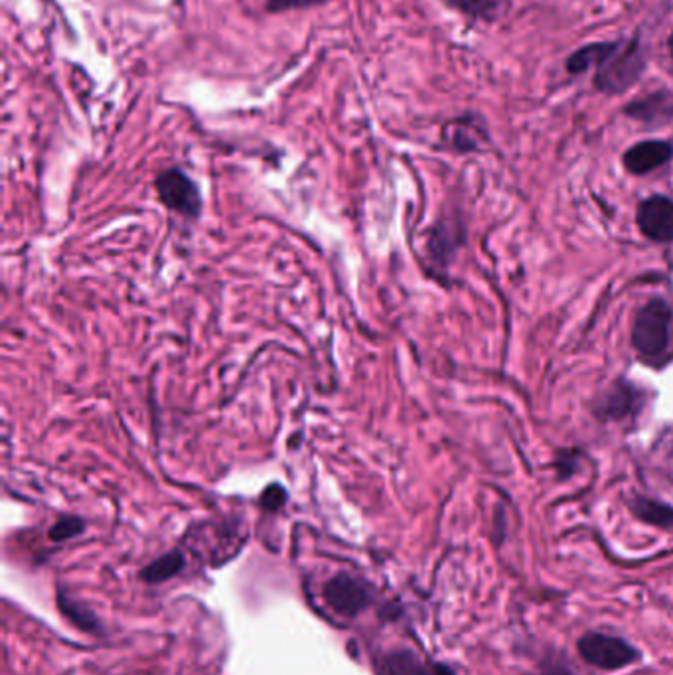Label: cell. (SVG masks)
I'll return each mask as SVG.
<instances>
[{
  "instance_id": "1",
  "label": "cell",
  "mask_w": 673,
  "mask_h": 675,
  "mask_svg": "<svg viewBox=\"0 0 673 675\" xmlns=\"http://www.w3.org/2000/svg\"><path fill=\"white\" fill-rule=\"evenodd\" d=\"M632 344L645 364L660 366L672 357L673 310L664 299L650 300L636 317Z\"/></svg>"
},
{
  "instance_id": "2",
  "label": "cell",
  "mask_w": 673,
  "mask_h": 675,
  "mask_svg": "<svg viewBox=\"0 0 673 675\" xmlns=\"http://www.w3.org/2000/svg\"><path fill=\"white\" fill-rule=\"evenodd\" d=\"M578 656L587 662L588 666L617 672L628 666H634L642 657L640 650L632 646L625 638L607 634V632H587L577 640Z\"/></svg>"
},
{
  "instance_id": "3",
  "label": "cell",
  "mask_w": 673,
  "mask_h": 675,
  "mask_svg": "<svg viewBox=\"0 0 673 675\" xmlns=\"http://www.w3.org/2000/svg\"><path fill=\"white\" fill-rule=\"evenodd\" d=\"M156 192L162 204L184 216H198L202 194L196 182L181 169L164 170L156 179Z\"/></svg>"
},
{
  "instance_id": "4",
  "label": "cell",
  "mask_w": 673,
  "mask_h": 675,
  "mask_svg": "<svg viewBox=\"0 0 673 675\" xmlns=\"http://www.w3.org/2000/svg\"><path fill=\"white\" fill-rule=\"evenodd\" d=\"M640 69H642V57L638 54V47L618 50L612 46L607 57L600 62L598 85L607 92H622L628 85L634 84Z\"/></svg>"
},
{
  "instance_id": "5",
  "label": "cell",
  "mask_w": 673,
  "mask_h": 675,
  "mask_svg": "<svg viewBox=\"0 0 673 675\" xmlns=\"http://www.w3.org/2000/svg\"><path fill=\"white\" fill-rule=\"evenodd\" d=\"M324 599L336 612L346 617H356L370 604V589L360 579L341 572L326 582Z\"/></svg>"
},
{
  "instance_id": "6",
  "label": "cell",
  "mask_w": 673,
  "mask_h": 675,
  "mask_svg": "<svg viewBox=\"0 0 673 675\" xmlns=\"http://www.w3.org/2000/svg\"><path fill=\"white\" fill-rule=\"evenodd\" d=\"M640 232L658 244L673 239V202L670 197L654 196L642 202L638 210Z\"/></svg>"
},
{
  "instance_id": "7",
  "label": "cell",
  "mask_w": 673,
  "mask_h": 675,
  "mask_svg": "<svg viewBox=\"0 0 673 675\" xmlns=\"http://www.w3.org/2000/svg\"><path fill=\"white\" fill-rule=\"evenodd\" d=\"M673 147L664 141H645L636 144L626 152V169L634 174H645L652 170L660 169L667 160L672 159Z\"/></svg>"
},
{
  "instance_id": "8",
  "label": "cell",
  "mask_w": 673,
  "mask_h": 675,
  "mask_svg": "<svg viewBox=\"0 0 673 675\" xmlns=\"http://www.w3.org/2000/svg\"><path fill=\"white\" fill-rule=\"evenodd\" d=\"M386 669H388L389 675H455L451 667L425 662L409 650L393 652L386 660Z\"/></svg>"
},
{
  "instance_id": "9",
  "label": "cell",
  "mask_w": 673,
  "mask_h": 675,
  "mask_svg": "<svg viewBox=\"0 0 673 675\" xmlns=\"http://www.w3.org/2000/svg\"><path fill=\"white\" fill-rule=\"evenodd\" d=\"M186 559L181 551H171V554L162 555L156 561H152L143 571V579L146 582L169 581L174 575L184 569Z\"/></svg>"
},
{
  "instance_id": "10",
  "label": "cell",
  "mask_w": 673,
  "mask_h": 675,
  "mask_svg": "<svg viewBox=\"0 0 673 675\" xmlns=\"http://www.w3.org/2000/svg\"><path fill=\"white\" fill-rule=\"evenodd\" d=\"M634 512L638 514V517H642L648 524L660 525V527L673 525L672 507L664 506L660 502H652V500L640 497L634 504Z\"/></svg>"
},
{
  "instance_id": "11",
  "label": "cell",
  "mask_w": 673,
  "mask_h": 675,
  "mask_svg": "<svg viewBox=\"0 0 673 675\" xmlns=\"http://www.w3.org/2000/svg\"><path fill=\"white\" fill-rule=\"evenodd\" d=\"M453 7L463 10L465 14L478 17V19H493L502 12L503 7L510 0H448Z\"/></svg>"
},
{
  "instance_id": "12",
  "label": "cell",
  "mask_w": 673,
  "mask_h": 675,
  "mask_svg": "<svg viewBox=\"0 0 673 675\" xmlns=\"http://www.w3.org/2000/svg\"><path fill=\"white\" fill-rule=\"evenodd\" d=\"M634 394L632 389L628 387H617L615 392H610L605 399V407H603V415L608 419H620L625 417L632 409L634 405Z\"/></svg>"
},
{
  "instance_id": "13",
  "label": "cell",
  "mask_w": 673,
  "mask_h": 675,
  "mask_svg": "<svg viewBox=\"0 0 673 675\" xmlns=\"http://www.w3.org/2000/svg\"><path fill=\"white\" fill-rule=\"evenodd\" d=\"M57 602H59V609H62V612H64L67 619L72 620L74 624H77L79 629L87 630V632H94V630L99 629L96 617H94L91 612H87V610L82 609L77 602H72L69 597H66V594H59Z\"/></svg>"
},
{
  "instance_id": "14",
  "label": "cell",
  "mask_w": 673,
  "mask_h": 675,
  "mask_svg": "<svg viewBox=\"0 0 673 675\" xmlns=\"http://www.w3.org/2000/svg\"><path fill=\"white\" fill-rule=\"evenodd\" d=\"M86 529V524L82 517L66 516L57 519L56 524L50 529V539L52 542H67L72 537L82 534Z\"/></svg>"
},
{
  "instance_id": "15",
  "label": "cell",
  "mask_w": 673,
  "mask_h": 675,
  "mask_svg": "<svg viewBox=\"0 0 673 675\" xmlns=\"http://www.w3.org/2000/svg\"><path fill=\"white\" fill-rule=\"evenodd\" d=\"M612 46H590L580 50L577 56L571 57L569 69L571 72H585L587 67L593 64H600Z\"/></svg>"
},
{
  "instance_id": "16",
  "label": "cell",
  "mask_w": 673,
  "mask_h": 675,
  "mask_svg": "<svg viewBox=\"0 0 673 675\" xmlns=\"http://www.w3.org/2000/svg\"><path fill=\"white\" fill-rule=\"evenodd\" d=\"M286 502V490L281 484H271V486L263 490V494L259 497V504L269 510V512H276L281 507L285 506Z\"/></svg>"
},
{
  "instance_id": "17",
  "label": "cell",
  "mask_w": 673,
  "mask_h": 675,
  "mask_svg": "<svg viewBox=\"0 0 673 675\" xmlns=\"http://www.w3.org/2000/svg\"><path fill=\"white\" fill-rule=\"evenodd\" d=\"M328 0H269L267 10L271 12H283V10L311 9V7H321L326 4Z\"/></svg>"
},
{
  "instance_id": "18",
  "label": "cell",
  "mask_w": 673,
  "mask_h": 675,
  "mask_svg": "<svg viewBox=\"0 0 673 675\" xmlns=\"http://www.w3.org/2000/svg\"><path fill=\"white\" fill-rule=\"evenodd\" d=\"M525 675H575L571 672V667L563 662H553V664H545V666L538 669V672H531Z\"/></svg>"
},
{
  "instance_id": "19",
  "label": "cell",
  "mask_w": 673,
  "mask_h": 675,
  "mask_svg": "<svg viewBox=\"0 0 673 675\" xmlns=\"http://www.w3.org/2000/svg\"><path fill=\"white\" fill-rule=\"evenodd\" d=\"M670 50H672V54H673V34H672V38H670Z\"/></svg>"
}]
</instances>
